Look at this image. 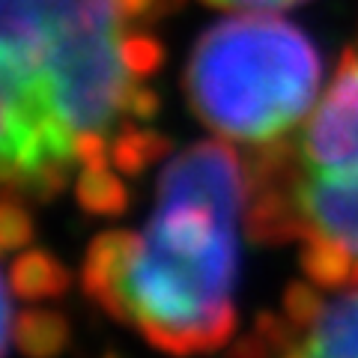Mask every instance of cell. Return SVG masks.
<instances>
[{"instance_id": "cell-1", "label": "cell", "mask_w": 358, "mask_h": 358, "mask_svg": "<svg viewBox=\"0 0 358 358\" xmlns=\"http://www.w3.org/2000/svg\"><path fill=\"white\" fill-rule=\"evenodd\" d=\"M248 171L224 141H200L164 164L141 233L105 230L81 266L84 293L155 350L197 355L236 331L239 221Z\"/></svg>"}, {"instance_id": "cell-2", "label": "cell", "mask_w": 358, "mask_h": 358, "mask_svg": "<svg viewBox=\"0 0 358 358\" xmlns=\"http://www.w3.org/2000/svg\"><path fill=\"white\" fill-rule=\"evenodd\" d=\"M322 60L299 27L268 13L224 18L194 42L185 93L197 120L227 141H281L317 102Z\"/></svg>"}, {"instance_id": "cell-3", "label": "cell", "mask_w": 358, "mask_h": 358, "mask_svg": "<svg viewBox=\"0 0 358 358\" xmlns=\"http://www.w3.org/2000/svg\"><path fill=\"white\" fill-rule=\"evenodd\" d=\"M122 15L114 0H0V54L54 90L75 134L108 131L134 78L122 66Z\"/></svg>"}, {"instance_id": "cell-4", "label": "cell", "mask_w": 358, "mask_h": 358, "mask_svg": "<svg viewBox=\"0 0 358 358\" xmlns=\"http://www.w3.org/2000/svg\"><path fill=\"white\" fill-rule=\"evenodd\" d=\"M293 203L301 242L326 239L358 284V51H346L296 138Z\"/></svg>"}, {"instance_id": "cell-5", "label": "cell", "mask_w": 358, "mask_h": 358, "mask_svg": "<svg viewBox=\"0 0 358 358\" xmlns=\"http://www.w3.org/2000/svg\"><path fill=\"white\" fill-rule=\"evenodd\" d=\"M54 159L75 162V131L63 122L51 84L0 54V194Z\"/></svg>"}, {"instance_id": "cell-6", "label": "cell", "mask_w": 358, "mask_h": 358, "mask_svg": "<svg viewBox=\"0 0 358 358\" xmlns=\"http://www.w3.org/2000/svg\"><path fill=\"white\" fill-rule=\"evenodd\" d=\"M293 329V341L284 350L301 358H358V284L322 299L305 326Z\"/></svg>"}, {"instance_id": "cell-7", "label": "cell", "mask_w": 358, "mask_h": 358, "mask_svg": "<svg viewBox=\"0 0 358 358\" xmlns=\"http://www.w3.org/2000/svg\"><path fill=\"white\" fill-rule=\"evenodd\" d=\"M72 284V275L57 257L30 248L15 257V263L9 266V287L18 299L39 301V299H60Z\"/></svg>"}, {"instance_id": "cell-8", "label": "cell", "mask_w": 358, "mask_h": 358, "mask_svg": "<svg viewBox=\"0 0 358 358\" xmlns=\"http://www.w3.org/2000/svg\"><path fill=\"white\" fill-rule=\"evenodd\" d=\"M69 322L60 310L27 308L13 322V341L27 358H57L69 346Z\"/></svg>"}, {"instance_id": "cell-9", "label": "cell", "mask_w": 358, "mask_h": 358, "mask_svg": "<svg viewBox=\"0 0 358 358\" xmlns=\"http://www.w3.org/2000/svg\"><path fill=\"white\" fill-rule=\"evenodd\" d=\"M171 138L141 129V126H126L120 131V138L110 143V164L117 167L122 176H141L150 164L162 162L171 155Z\"/></svg>"}, {"instance_id": "cell-10", "label": "cell", "mask_w": 358, "mask_h": 358, "mask_svg": "<svg viewBox=\"0 0 358 358\" xmlns=\"http://www.w3.org/2000/svg\"><path fill=\"white\" fill-rule=\"evenodd\" d=\"M75 200L96 218H117L129 209V188L108 167H81L75 179Z\"/></svg>"}, {"instance_id": "cell-11", "label": "cell", "mask_w": 358, "mask_h": 358, "mask_svg": "<svg viewBox=\"0 0 358 358\" xmlns=\"http://www.w3.org/2000/svg\"><path fill=\"white\" fill-rule=\"evenodd\" d=\"M66 185H69V162H45L39 167H33L27 176H21L18 182L0 197H13V200H30V203H48L57 200Z\"/></svg>"}, {"instance_id": "cell-12", "label": "cell", "mask_w": 358, "mask_h": 358, "mask_svg": "<svg viewBox=\"0 0 358 358\" xmlns=\"http://www.w3.org/2000/svg\"><path fill=\"white\" fill-rule=\"evenodd\" d=\"M120 54H122V66L129 69L134 81H143V78L155 75L164 66L162 42L150 36V33H122Z\"/></svg>"}, {"instance_id": "cell-13", "label": "cell", "mask_w": 358, "mask_h": 358, "mask_svg": "<svg viewBox=\"0 0 358 358\" xmlns=\"http://www.w3.org/2000/svg\"><path fill=\"white\" fill-rule=\"evenodd\" d=\"M33 242V218L21 200L0 197V254L24 248Z\"/></svg>"}, {"instance_id": "cell-14", "label": "cell", "mask_w": 358, "mask_h": 358, "mask_svg": "<svg viewBox=\"0 0 358 358\" xmlns=\"http://www.w3.org/2000/svg\"><path fill=\"white\" fill-rule=\"evenodd\" d=\"M122 21H134V24H152L164 15L176 13L182 0H114Z\"/></svg>"}, {"instance_id": "cell-15", "label": "cell", "mask_w": 358, "mask_h": 358, "mask_svg": "<svg viewBox=\"0 0 358 358\" xmlns=\"http://www.w3.org/2000/svg\"><path fill=\"white\" fill-rule=\"evenodd\" d=\"M159 93L152 87H143L141 81H131L126 90V99H122V117L129 120H141V122H150L159 114Z\"/></svg>"}, {"instance_id": "cell-16", "label": "cell", "mask_w": 358, "mask_h": 358, "mask_svg": "<svg viewBox=\"0 0 358 358\" xmlns=\"http://www.w3.org/2000/svg\"><path fill=\"white\" fill-rule=\"evenodd\" d=\"M75 162L81 167H108L110 147L105 143V131H81V134H75Z\"/></svg>"}, {"instance_id": "cell-17", "label": "cell", "mask_w": 358, "mask_h": 358, "mask_svg": "<svg viewBox=\"0 0 358 358\" xmlns=\"http://www.w3.org/2000/svg\"><path fill=\"white\" fill-rule=\"evenodd\" d=\"M203 3L218 9H239V13H284L305 0H203Z\"/></svg>"}, {"instance_id": "cell-18", "label": "cell", "mask_w": 358, "mask_h": 358, "mask_svg": "<svg viewBox=\"0 0 358 358\" xmlns=\"http://www.w3.org/2000/svg\"><path fill=\"white\" fill-rule=\"evenodd\" d=\"M9 293H6V284H3V275H0V358L6 355V346L9 338H13V313H9Z\"/></svg>"}, {"instance_id": "cell-19", "label": "cell", "mask_w": 358, "mask_h": 358, "mask_svg": "<svg viewBox=\"0 0 358 358\" xmlns=\"http://www.w3.org/2000/svg\"><path fill=\"white\" fill-rule=\"evenodd\" d=\"M108 358H114V355H108Z\"/></svg>"}]
</instances>
